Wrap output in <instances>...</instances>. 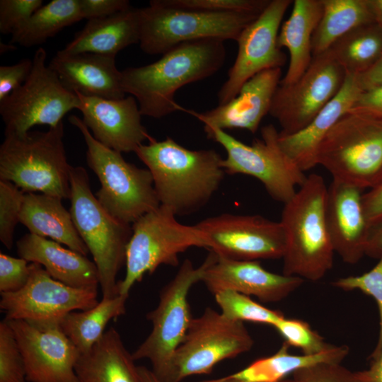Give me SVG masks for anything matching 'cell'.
Wrapping results in <instances>:
<instances>
[{"mask_svg":"<svg viewBox=\"0 0 382 382\" xmlns=\"http://www.w3.org/2000/svg\"><path fill=\"white\" fill-rule=\"evenodd\" d=\"M224 40L205 38L180 44L156 62L122 71V86L134 97L141 115L161 118L181 110L175 101L183 86L217 72L226 59Z\"/></svg>","mask_w":382,"mask_h":382,"instance_id":"obj_1","label":"cell"},{"mask_svg":"<svg viewBox=\"0 0 382 382\" xmlns=\"http://www.w3.org/2000/svg\"><path fill=\"white\" fill-rule=\"evenodd\" d=\"M150 171L161 205L186 215L203 207L224 175L223 158L213 149H188L170 137L151 138L134 152Z\"/></svg>","mask_w":382,"mask_h":382,"instance_id":"obj_2","label":"cell"},{"mask_svg":"<svg viewBox=\"0 0 382 382\" xmlns=\"http://www.w3.org/2000/svg\"><path fill=\"white\" fill-rule=\"evenodd\" d=\"M327 190L323 178L313 173L284 204L283 274L316 282L332 268L335 253L325 219Z\"/></svg>","mask_w":382,"mask_h":382,"instance_id":"obj_3","label":"cell"},{"mask_svg":"<svg viewBox=\"0 0 382 382\" xmlns=\"http://www.w3.org/2000/svg\"><path fill=\"white\" fill-rule=\"evenodd\" d=\"M317 165L332 177L362 190L382 182V115L350 109L328 131Z\"/></svg>","mask_w":382,"mask_h":382,"instance_id":"obj_4","label":"cell"},{"mask_svg":"<svg viewBox=\"0 0 382 382\" xmlns=\"http://www.w3.org/2000/svg\"><path fill=\"white\" fill-rule=\"evenodd\" d=\"M4 137L0 146V180L11 182L24 192L70 198L71 166L63 142L62 122L47 131Z\"/></svg>","mask_w":382,"mask_h":382,"instance_id":"obj_5","label":"cell"},{"mask_svg":"<svg viewBox=\"0 0 382 382\" xmlns=\"http://www.w3.org/2000/svg\"><path fill=\"white\" fill-rule=\"evenodd\" d=\"M69 209L76 228L92 255L103 298L117 295V276L125 264L132 230L130 224L111 216L92 193L88 175L81 166L70 170Z\"/></svg>","mask_w":382,"mask_h":382,"instance_id":"obj_6","label":"cell"},{"mask_svg":"<svg viewBox=\"0 0 382 382\" xmlns=\"http://www.w3.org/2000/svg\"><path fill=\"white\" fill-rule=\"evenodd\" d=\"M69 122L79 129L86 145V161L100 183L96 197L118 221L132 224L161 204L147 168L127 161L122 153L97 141L82 119L71 115Z\"/></svg>","mask_w":382,"mask_h":382,"instance_id":"obj_7","label":"cell"},{"mask_svg":"<svg viewBox=\"0 0 382 382\" xmlns=\"http://www.w3.org/2000/svg\"><path fill=\"white\" fill-rule=\"evenodd\" d=\"M132 230L126 250L125 275L117 282L120 295L129 296L135 283L159 266H177L179 254L187 249H208L209 246L205 236L195 225L179 222L175 213L163 205L138 219Z\"/></svg>","mask_w":382,"mask_h":382,"instance_id":"obj_8","label":"cell"},{"mask_svg":"<svg viewBox=\"0 0 382 382\" xmlns=\"http://www.w3.org/2000/svg\"><path fill=\"white\" fill-rule=\"evenodd\" d=\"M214 257V253L209 251L197 267L190 260H184L174 277L160 291L157 306L146 316L152 330L132 357L135 361L149 360L152 371L163 381L170 382L173 357L193 319L187 299L189 291L202 280Z\"/></svg>","mask_w":382,"mask_h":382,"instance_id":"obj_9","label":"cell"},{"mask_svg":"<svg viewBox=\"0 0 382 382\" xmlns=\"http://www.w3.org/2000/svg\"><path fill=\"white\" fill-rule=\"evenodd\" d=\"M260 15V14H259ZM175 8L151 0L139 8V46L148 54H163L183 42L205 38L237 40L259 16Z\"/></svg>","mask_w":382,"mask_h":382,"instance_id":"obj_10","label":"cell"},{"mask_svg":"<svg viewBox=\"0 0 382 382\" xmlns=\"http://www.w3.org/2000/svg\"><path fill=\"white\" fill-rule=\"evenodd\" d=\"M46 59L45 50L38 48L27 80L0 102L4 134H23L35 125L57 127L67 112L79 109V98L46 65Z\"/></svg>","mask_w":382,"mask_h":382,"instance_id":"obj_11","label":"cell"},{"mask_svg":"<svg viewBox=\"0 0 382 382\" xmlns=\"http://www.w3.org/2000/svg\"><path fill=\"white\" fill-rule=\"evenodd\" d=\"M207 136L220 144L226 151L221 166L228 174H243L260 180L275 201L286 203L306 180L299 169L281 151L277 144L279 132L272 125L261 129L262 139L248 145L217 128L204 129Z\"/></svg>","mask_w":382,"mask_h":382,"instance_id":"obj_12","label":"cell"},{"mask_svg":"<svg viewBox=\"0 0 382 382\" xmlns=\"http://www.w3.org/2000/svg\"><path fill=\"white\" fill-rule=\"evenodd\" d=\"M254 340L243 322L207 307L193 318L172 359L170 382L209 374L219 362L251 349Z\"/></svg>","mask_w":382,"mask_h":382,"instance_id":"obj_13","label":"cell"},{"mask_svg":"<svg viewBox=\"0 0 382 382\" xmlns=\"http://www.w3.org/2000/svg\"><path fill=\"white\" fill-rule=\"evenodd\" d=\"M346 75L328 50L313 57L296 82L279 84L269 112L281 127L279 134L290 135L306 127L339 93Z\"/></svg>","mask_w":382,"mask_h":382,"instance_id":"obj_14","label":"cell"},{"mask_svg":"<svg viewBox=\"0 0 382 382\" xmlns=\"http://www.w3.org/2000/svg\"><path fill=\"white\" fill-rule=\"evenodd\" d=\"M25 286L1 293L0 308L5 319L60 323L69 313L86 311L98 304V288H75L53 279L40 264L31 262Z\"/></svg>","mask_w":382,"mask_h":382,"instance_id":"obj_15","label":"cell"},{"mask_svg":"<svg viewBox=\"0 0 382 382\" xmlns=\"http://www.w3.org/2000/svg\"><path fill=\"white\" fill-rule=\"evenodd\" d=\"M204 233L208 249L219 257L236 260L282 258L285 238L279 221L260 215L221 214L195 224Z\"/></svg>","mask_w":382,"mask_h":382,"instance_id":"obj_16","label":"cell"},{"mask_svg":"<svg viewBox=\"0 0 382 382\" xmlns=\"http://www.w3.org/2000/svg\"><path fill=\"white\" fill-rule=\"evenodd\" d=\"M291 0H270L262 13L241 33L238 51L228 79L218 93L219 105L234 98L243 84L257 74L281 68L286 54L277 46L278 31Z\"/></svg>","mask_w":382,"mask_h":382,"instance_id":"obj_17","label":"cell"},{"mask_svg":"<svg viewBox=\"0 0 382 382\" xmlns=\"http://www.w3.org/2000/svg\"><path fill=\"white\" fill-rule=\"evenodd\" d=\"M6 320L21 352L28 382H78L74 368L81 353L59 323Z\"/></svg>","mask_w":382,"mask_h":382,"instance_id":"obj_18","label":"cell"},{"mask_svg":"<svg viewBox=\"0 0 382 382\" xmlns=\"http://www.w3.org/2000/svg\"><path fill=\"white\" fill-rule=\"evenodd\" d=\"M79 110L93 137L103 145L120 153L135 152L151 137L141 124L142 116L132 96L121 99L84 96Z\"/></svg>","mask_w":382,"mask_h":382,"instance_id":"obj_19","label":"cell"},{"mask_svg":"<svg viewBox=\"0 0 382 382\" xmlns=\"http://www.w3.org/2000/svg\"><path fill=\"white\" fill-rule=\"evenodd\" d=\"M303 281L299 277L272 273L259 261L231 260L215 253L201 280L213 295L232 290L267 303L283 300Z\"/></svg>","mask_w":382,"mask_h":382,"instance_id":"obj_20","label":"cell"},{"mask_svg":"<svg viewBox=\"0 0 382 382\" xmlns=\"http://www.w3.org/2000/svg\"><path fill=\"white\" fill-rule=\"evenodd\" d=\"M364 190L332 180L328 186L325 219L335 253L351 265L366 255L370 225L363 204Z\"/></svg>","mask_w":382,"mask_h":382,"instance_id":"obj_21","label":"cell"},{"mask_svg":"<svg viewBox=\"0 0 382 382\" xmlns=\"http://www.w3.org/2000/svg\"><path fill=\"white\" fill-rule=\"evenodd\" d=\"M281 74V68L262 71L246 81L238 94L227 103L202 113L186 111L202 122L204 129H242L254 134L270 112Z\"/></svg>","mask_w":382,"mask_h":382,"instance_id":"obj_22","label":"cell"},{"mask_svg":"<svg viewBox=\"0 0 382 382\" xmlns=\"http://www.w3.org/2000/svg\"><path fill=\"white\" fill-rule=\"evenodd\" d=\"M64 86L84 96L121 99L122 71L115 57L90 52L63 54L59 52L49 63Z\"/></svg>","mask_w":382,"mask_h":382,"instance_id":"obj_23","label":"cell"},{"mask_svg":"<svg viewBox=\"0 0 382 382\" xmlns=\"http://www.w3.org/2000/svg\"><path fill=\"white\" fill-rule=\"evenodd\" d=\"M362 92L356 75L347 74L339 93L301 131L290 135L278 133L281 151L303 173L317 165L319 146L333 125L353 107Z\"/></svg>","mask_w":382,"mask_h":382,"instance_id":"obj_24","label":"cell"},{"mask_svg":"<svg viewBox=\"0 0 382 382\" xmlns=\"http://www.w3.org/2000/svg\"><path fill=\"white\" fill-rule=\"evenodd\" d=\"M20 257L42 265L54 279L75 288H98L97 267L86 256L60 243L33 233L16 243Z\"/></svg>","mask_w":382,"mask_h":382,"instance_id":"obj_25","label":"cell"},{"mask_svg":"<svg viewBox=\"0 0 382 382\" xmlns=\"http://www.w3.org/2000/svg\"><path fill=\"white\" fill-rule=\"evenodd\" d=\"M139 42V8L130 7L112 16L88 20L59 52L73 54L90 52L115 56Z\"/></svg>","mask_w":382,"mask_h":382,"instance_id":"obj_26","label":"cell"},{"mask_svg":"<svg viewBox=\"0 0 382 382\" xmlns=\"http://www.w3.org/2000/svg\"><path fill=\"white\" fill-rule=\"evenodd\" d=\"M111 327L75 364L78 382H143L139 366Z\"/></svg>","mask_w":382,"mask_h":382,"instance_id":"obj_27","label":"cell"},{"mask_svg":"<svg viewBox=\"0 0 382 382\" xmlns=\"http://www.w3.org/2000/svg\"><path fill=\"white\" fill-rule=\"evenodd\" d=\"M57 197L25 192L19 222L30 233L50 238L85 256L90 253L80 237L70 212Z\"/></svg>","mask_w":382,"mask_h":382,"instance_id":"obj_28","label":"cell"},{"mask_svg":"<svg viewBox=\"0 0 382 382\" xmlns=\"http://www.w3.org/2000/svg\"><path fill=\"white\" fill-rule=\"evenodd\" d=\"M289 18L277 37L279 48L286 47L289 64L280 85L296 82L306 71L312 59V38L323 13L321 0H294Z\"/></svg>","mask_w":382,"mask_h":382,"instance_id":"obj_29","label":"cell"},{"mask_svg":"<svg viewBox=\"0 0 382 382\" xmlns=\"http://www.w3.org/2000/svg\"><path fill=\"white\" fill-rule=\"evenodd\" d=\"M285 342L274 354L254 361L242 370L222 378L203 382H279L289 374L320 363H341L349 352L347 345H335L316 354H290Z\"/></svg>","mask_w":382,"mask_h":382,"instance_id":"obj_30","label":"cell"},{"mask_svg":"<svg viewBox=\"0 0 382 382\" xmlns=\"http://www.w3.org/2000/svg\"><path fill=\"white\" fill-rule=\"evenodd\" d=\"M323 13L312 38L313 57L328 51L352 30L375 22L369 0H321Z\"/></svg>","mask_w":382,"mask_h":382,"instance_id":"obj_31","label":"cell"},{"mask_svg":"<svg viewBox=\"0 0 382 382\" xmlns=\"http://www.w3.org/2000/svg\"><path fill=\"white\" fill-rule=\"evenodd\" d=\"M128 296L102 298L91 309L67 313L59 326L81 354L87 352L103 337L108 323L125 313Z\"/></svg>","mask_w":382,"mask_h":382,"instance_id":"obj_32","label":"cell"},{"mask_svg":"<svg viewBox=\"0 0 382 382\" xmlns=\"http://www.w3.org/2000/svg\"><path fill=\"white\" fill-rule=\"evenodd\" d=\"M82 19L79 0H52L11 35V42L25 47L38 45Z\"/></svg>","mask_w":382,"mask_h":382,"instance_id":"obj_33","label":"cell"},{"mask_svg":"<svg viewBox=\"0 0 382 382\" xmlns=\"http://www.w3.org/2000/svg\"><path fill=\"white\" fill-rule=\"evenodd\" d=\"M347 74L358 75L382 54V28L376 22L361 25L337 40L329 49Z\"/></svg>","mask_w":382,"mask_h":382,"instance_id":"obj_34","label":"cell"},{"mask_svg":"<svg viewBox=\"0 0 382 382\" xmlns=\"http://www.w3.org/2000/svg\"><path fill=\"white\" fill-rule=\"evenodd\" d=\"M214 296L221 314L232 320L274 326L284 317L281 311L267 308L251 299L249 296L235 291L223 290Z\"/></svg>","mask_w":382,"mask_h":382,"instance_id":"obj_35","label":"cell"},{"mask_svg":"<svg viewBox=\"0 0 382 382\" xmlns=\"http://www.w3.org/2000/svg\"><path fill=\"white\" fill-rule=\"evenodd\" d=\"M378 263L369 271L357 276H349L332 283L335 287L345 290H359L373 297L377 304L379 316L378 337L369 359L376 357L382 350V254Z\"/></svg>","mask_w":382,"mask_h":382,"instance_id":"obj_36","label":"cell"},{"mask_svg":"<svg viewBox=\"0 0 382 382\" xmlns=\"http://www.w3.org/2000/svg\"><path fill=\"white\" fill-rule=\"evenodd\" d=\"M289 346L299 348L304 354H316L330 349L335 345L327 343L305 321L282 318L273 326Z\"/></svg>","mask_w":382,"mask_h":382,"instance_id":"obj_37","label":"cell"},{"mask_svg":"<svg viewBox=\"0 0 382 382\" xmlns=\"http://www.w3.org/2000/svg\"><path fill=\"white\" fill-rule=\"evenodd\" d=\"M25 192L10 181L0 180V240L11 249L19 222Z\"/></svg>","mask_w":382,"mask_h":382,"instance_id":"obj_38","label":"cell"},{"mask_svg":"<svg viewBox=\"0 0 382 382\" xmlns=\"http://www.w3.org/2000/svg\"><path fill=\"white\" fill-rule=\"evenodd\" d=\"M0 382H28L21 352L6 319L0 323Z\"/></svg>","mask_w":382,"mask_h":382,"instance_id":"obj_39","label":"cell"},{"mask_svg":"<svg viewBox=\"0 0 382 382\" xmlns=\"http://www.w3.org/2000/svg\"><path fill=\"white\" fill-rule=\"evenodd\" d=\"M164 5L206 12L260 14L270 0H161Z\"/></svg>","mask_w":382,"mask_h":382,"instance_id":"obj_40","label":"cell"},{"mask_svg":"<svg viewBox=\"0 0 382 382\" xmlns=\"http://www.w3.org/2000/svg\"><path fill=\"white\" fill-rule=\"evenodd\" d=\"M42 6V0H1L0 33L12 35Z\"/></svg>","mask_w":382,"mask_h":382,"instance_id":"obj_41","label":"cell"},{"mask_svg":"<svg viewBox=\"0 0 382 382\" xmlns=\"http://www.w3.org/2000/svg\"><path fill=\"white\" fill-rule=\"evenodd\" d=\"M296 382H363L357 371L353 372L340 363H320L292 374Z\"/></svg>","mask_w":382,"mask_h":382,"instance_id":"obj_42","label":"cell"},{"mask_svg":"<svg viewBox=\"0 0 382 382\" xmlns=\"http://www.w3.org/2000/svg\"><path fill=\"white\" fill-rule=\"evenodd\" d=\"M30 275L28 262L21 257H14L0 253V292H16L23 288Z\"/></svg>","mask_w":382,"mask_h":382,"instance_id":"obj_43","label":"cell"},{"mask_svg":"<svg viewBox=\"0 0 382 382\" xmlns=\"http://www.w3.org/2000/svg\"><path fill=\"white\" fill-rule=\"evenodd\" d=\"M32 67L33 59L28 58L15 64L0 66V102L24 83Z\"/></svg>","mask_w":382,"mask_h":382,"instance_id":"obj_44","label":"cell"},{"mask_svg":"<svg viewBox=\"0 0 382 382\" xmlns=\"http://www.w3.org/2000/svg\"><path fill=\"white\" fill-rule=\"evenodd\" d=\"M81 16L87 20L102 18L130 8L127 0H79Z\"/></svg>","mask_w":382,"mask_h":382,"instance_id":"obj_45","label":"cell"},{"mask_svg":"<svg viewBox=\"0 0 382 382\" xmlns=\"http://www.w3.org/2000/svg\"><path fill=\"white\" fill-rule=\"evenodd\" d=\"M362 204L370 226L382 221V182L364 192Z\"/></svg>","mask_w":382,"mask_h":382,"instance_id":"obj_46","label":"cell"},{"mask_svg":"<svg viewBox=\"0 0 382 382\" xmlns=\"http://www.w3.org/2000/svg\"><path fill=\"white\" fill-rule=\"evenodd\" d=\"M352 109L367 110L382 115V84L362 91Z\"/></svg>","mask_w":382,"mask_h":382,"instance_id":"obj_47","label":"cell"},{"mask_svg":"<svg viewBox=\"0 0 382 382\" xmlns=\"http://www.w3.org/2000/svg\"><path fill=\"white\" fill-rule=\"evenodd\" d=\"M356 76L362 91L382 84V54L369 69Z\"/></svg>","mask_w":382,"mask_h":382,"instance_id":"obj_48","label":"cell"},{"mask_svg":"<svg viewBox=\"0 0 382 382\" xmlns=\"http://www.w3.org/2000/svg\"><path fill=\"white\" fill-rule=\"evenodd\" d=\"M382 254V221L370 226L366 255L378 258Z\"/></svg>","mask_w":382,"mask_h":382,"instance_id":"obj_49","label":"cell"},{"mask_svg":"<svg viewBox=\"0 0 382 382\" xmlns=\"http://www.w3.org/2000/svg\"><path fill=\"white\" fill-rule=\"evenodd\" d=\"M357 373L363 382H382V350L370 359L368 369Z\"/></svg>","mask_w":382,"mask_h":382,"instance_id":"obj_50","label":"cell"},{"mask_svg":"<svg viewBox=\"0 0 382 382\" xmlns=\"http://www.w3.org/2000/svg\"><path fill=\"white\" fill-rule=\"evenodd\" d=\"M375 22L382 28V0H369Z\"/></svg>","mask_w":382,"mask_h":382,"instance_id":"obj_51","label":"cell"},{"mask_svg":"<svg viewBox=\"0 0 382 382\" xmlns=\"http://www.w3.org/2000/svg\"><path fill=\"white\" fill-rule=\"evenodd\" d=\"M139 369L143 380V382H168L160 379L156 376L151 369L146 366H139Z\"/></svg>","mask_w":382,"mask_h":382,"instance_id":"obj_52","label":"cell"},{"mask_svg":"<svg viewBox=\"0 0 382 382\" xmlns=\"http://www.w3.org/2000/svg\"><path fill=\"white\" fill-rule=\"evenodd\" d=\"M17 47L14 45V44L11 43V42L10 43H8V44L3 43L1 42H0V54H1L13 51Z\"/></svg>","mask_w":382,"mask_h":382,"instance_id":"obj_53","label":"cell"},{"mask_svg":"<svg viewBox=\"0 0 382 382\" xmlns=\"http://www.w3.org/2000/svg\"><path fill=\"white\" fill-rule=\"evenodd\" d=\"M279 382H296V381L292 378V379H289V380L284 379Z\"/></svg>","mask_w":382,"mask_h":382,"instance_id":"obj_54","label":"cell"}]
</instances>
